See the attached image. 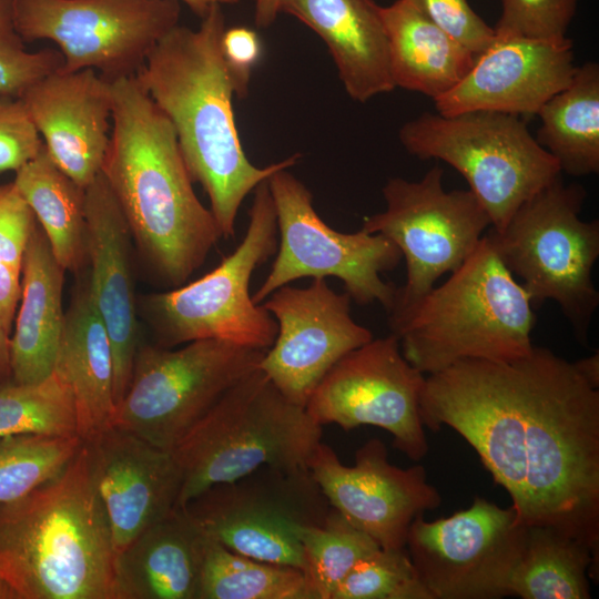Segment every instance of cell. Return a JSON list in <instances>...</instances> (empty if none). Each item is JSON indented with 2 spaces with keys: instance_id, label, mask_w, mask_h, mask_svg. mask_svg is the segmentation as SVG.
Here are the masks:
<instances>
[{
  "instance_id": "obj_1",
  "label": "cell",
  "mask_w": 599,
  "mask_h": 599,
  "mask_svg": "<svg viewBox=\"0 0 599 599\" xmlns=\"http://www.w3.org/2000/svg\"><path fill=\"white\" fill-rule=\"evenodd\" d=\"M423 425L447 426L507 490L516 520L599 552V390L547 347L512 361L464 359L426 375Z\"/></svg>"
},
{
  "instance_id": "obj_2",
  "label": "cell",
  "mask_w": 599,
  "mask_h": 599,
  "mask_svg": "<svg viewBox=\"0 0 599 599\" xmlns=\"http://www.w3.org/2000/svg\"><path fill=\"white\" fill-rule=\"evenodd\" d=\"M112 83V133L102 173L155 281L189 282L223 238L193 189L175 131L135 79Z\"/></svg>"
},
{
  "instance_id": "obj_3",
  "label": "cell",
  "mask_w": 599,
  "mask_h": 599,
  "mask_svg": "<svg viewBox=\"0 0 599 599\" xmlns=\"http://www.w3.org/2000/svg\"><path fill=\"white\" fill-rule=\"evenodd\" d=\"M225 29L215 4L196 30L176 26L164 35L134 77L171 122L192 181L206 193L222 237L231 238L244 199L301 154L264 167L247 159L232 105L236 88L222 51Z\"/></svg>"
},
{
  "instance_id": "obj_4",
  "label": "cell",
  "mask_w": 599,
  "mask_h": 599,
  "mask_svg": "<svg viewBox=\"0 0 599 599\" xmlns=\"http://www.w3.org/2000/svg\"><path fill=\"white\" fill-rule=\"evenodd\" d=\"M115 558L85 441L53 478L0 504V581L11 599H115Z\"/></svg>"
},
{
  "instance_id": "obj_5",
  "label": "cell",
  "mask_w": 599,
  "mask_h": 599,
  "mask_svg": "<svg viewBox=\"0 0 599 599\" xmlns=\"http://www.w3.org/2000/svg\"><path fill=\"white\" fill-rule=\"evenodd\" d=\"M536 315L529 294L501 262L489 234L450 276L390 327L424 375L464 359L528 355Z\"/></svg>"
},
{
  "instance_id": "obj_6",
  "label": "cell",
  "mask_w": 599,
  "mask_h": 599,
  "mask_svg": "<svg viewBox=\"0 0 599 599\" xmlns=\"http://www.w3.org/2000/svg\"><path fill=\"white\" fill-rule=\"evenodd\" d=\"M322 426L256 368L232 386L171 450L182 476L177 507L206 488L262 466L295 468L321 443Z\"/></svg>"
},
{
  "instance_id": "obj_7",
  "label": "cell",
  "mask_w": 599,
  "mask_h": 599,
  "mask_svg": "<svg viewBox=\"0 0 599 599\" xmlns=\"http://www.w3.org/2000/svg\"><path fill=\"white\" fill-rule=\"evenodd\" d=\"M587 192L561 175L526 200L500 230L488 234L534 308L554 301L586 343L599 305L592 270L599 257V221H583Z\"/></svg>"
},
{
  "instance_id": "obj_8",
  "label": "cell",
  "mask_w": 599,
  "mask_h": 599,
  "mask_svg": "<svg viewBox=\"0 0 599 599\" xmlns=\"http://www.w3.org/2000/svg\"><path fill=\"white\" fill-rule=\"evenodd\" d=\"M253 193L242 241L214 270L179 287L140 297V315L156 345L172 348L212 338L266 351L274 343L277 323L254 302L250 284L255 270L277 251L276 213L267 180Z\"/></svg>"
},
{
  "instance_id": "obj_9",
  "label": "cell",
  "mask_w": 599,
  "mask_h": 599,
  "mask_svg": "<svg viewBox=\"0 0 599 599\" xmlns=\"http://www.w3.org/2000/svg\"><path fill=\"white\" fill-rule=\"evenodd\" d=\"M398 138L409 154L440 160L457 170L495 231H500L526 200L561 175L556 159L515 114L423 112L403 124Z\"/></svg>"
},
{
  "instance_id": "obj_10",
  "label": "cell",
  "mask_w": 599,
  "mask_h": 599,
  "mask_svg": "<svg viewBox=\"0 0 599 599\" xmlns=\"http://www.w3.org/2000/svg\"><path fill=\"white\" fill-rule=\"evenodd\" d=\"M264 353L212 338L179 348L140 345L112 426L171 451L232 386L258 368Z\"/></svg>"
},
{
  "instance_id": "obj_11",
  "label": "cell",
  "mask_w": 599,
  "mask_h": 599,
  "mask_svg": "<svg viewBox=\"0 0 599 599\" xmlns=\"http://www.w3.org/2000/svg\"><path fill=\"white\" fill-rule=\"evenodd\" d=\"M444 171L435 165L419 181L390 177L382 192L383 212L367 216L362 230L386 236L406 262V281L396 287L388 311L397 324L445 273H453L491 227L486 210L470 190L447 191Z\"/></svg>"
},
{
  "instance_id": "obj_12",
  "label": "cell",
  "mask_w": 599,
  "mask_h": 599,
  "mask_svg": "<svg viewBox=\"0 0 599 599\" xmlns=\"http://www.w3.org/2000/svg\"><path fill=\"white\" fill-rule=\"evenodd\" d=\"M267 183L280 242L267 276L252 295L254 302L262 304L300 278L336 277L358 305L379 303L388 312L396 287L380 275L402 260L395 243L362 229L342 233L328 226L315 211L311 191L288 169L272 174Z\"/></svg>"
},
{
  "instance_id": "obj_13",
  "label": "cell",
  "mask_w": 599,
  "mask_h": 599,
  "mask_svg": "<svg viewBox=\"0 0 599 599\" xmlns=\"http://www.w3.org/2000/svg\"><path fill=\"white\" fill-rule=\"evenodd\" d=\"M182 507L209 538L224 547L302 571L298 530L322 524L331 509L307 466H262L206 488Z\"/></svg>"
},
{
  "instance_id": "obj_14",
  "label": "cell",
  "mask_w": 599,
  "mask_h": 599,
  "mask_svg": "<svg viewBox=\"0 0 599 599\" xmlns=\"http://www.w3.org/2000/svg\"><path fill=\"white\" fill-rule=\"evenodd\" d=\"M24 42L50 40L62 72L92 69L113 82L134 77L160 40L179 26V0H12Z\"/></svg>"
},
{
  "instance_id": "obj_15",
  "label": "cell",
  "mask_w": 599,
  "mask_h": 599,
  "mask_svg": "<svg viewBox=\"0 0 599 599\" xmlns=\"http://www.w3.org/2000/svg\"><path fill=\"white\" fill-rule=\"evenodd\" d=\"M527 531L511 506L476 497L470 507L446 518L416 516L405 549L432 599H500L510 596Z\"/></svg>"
},
{
  "instance_id": "obj_16",
  "label": "cell",
  "mask_w": 599,
  "mask_h": 599,
  "mask_svg": "<svg viewBox=\"0 0 599 599\" xmlns=\"http://www.w3.org/2000/svg\"><path fill=\"white\" fill-rule=\"evenodd\" d=\"M425 378L390 333L343 356L314 389L305 410L322 427L383 428L393 436L396 449L418 461L428 453L419 414Z\"/></svg>"
},
{
  "instance_id": "obj_17",
  "label": "cell",
  "mask_w": 599,
  "mask_h": 599,
  "mask_svg": "<svg viewBox=\"0 0 599 599\" xmlns=\"http://www.w3.org/2000/svg\"><path fill=\"white\" fill-rule=\"evenodd\" d=\"M351 301L325 278H313L305 287L281 286L262 303L277 323V335L258 368L292 403L305 407L331 368L373 338L352 318Z\"/></svg>"
},
{
  "instance_id": "obj_18",
  "label": "cell",
  "mask_w": 599,
  "mask_h": 599,
  "mask_svg": "<svg viewBox=\"0 0 599 599\" xmlns=\"http://www.w3.org/2000/svg\"><path fill=\"white\" fill-rule=\"evenodd\" d=\"M329 505L380 548H405L414 518L436 509L441 497L422 465L400 468L388 461L385 444L372 438L344 465L335 450L319 443L307 461Z\"/></svg>"
},
{
  "instance_id": "obj_19",
  "label": "cell",
  "mask_w": 599,
  "mask_h": 599,
  "mask_svg": "<svg viewBox=\"0 0 599 599\" xmlns=\"http://www.w3.org/2000/svg\"><path fill=\"white\" fill-rule=\"evenodd\" d=\"M576 69L570 39L552 43L495 34L466 77L434 99L436 112L455 115L486 110L521 118L537 115L570 83Z\"/></svg>"
},
{
  "instance_id": "obj_20",
  "label": "cell",
  "mask_w": 599,
  "mask_h": 599,
  "mask_svg": "<svg viewBox=\"0 0 599 599\" xmlns=\"http://www.w3.org/2000/svg\"><path fill=\"white\" fill-rule=\"evenodd\" d=\"M53 162L87 187L102 171L112 118V83L92 69L57 70L19 98Z\"/></svg>"
},
{
  "instance_id": "obj_21",
  "label": "cell",
  "mask_w": 599,
  "mask_h": 599,
  "mask_svg": "<svg viewBox=\"0 0 599 599\" xmlns=\"http://www.w3.org/2000/svg\"><path fill=\"white\" fill-rule=\"evenodd\" d=\"M85 443L118 555L177 506L181 471L170 450L115 426Z\"/></svg>"
},
{
  "instance_id": "obj_22",
  "label": "cell",
  "mask_w": 599,
  "mask_h": 599,
  "mask_svg": "<svg viewBox=\"0 0 599 599\" xmlns=\"http://www.w3.org/2000/svg\"><path fill=\"white\" fill-rule=\"evenodd\" d=\"M85 221L89 290L112 348L116 406L130 383L140 346L138 301L131 234L102 171L85 187Z\"/></svg>"
},
{
  "instance_id": "obj_23",
  "label": "cell",
  "mask_w": 599,
  "mask_h": 599,
  "mask_svg": "<svg viewBox=\"0 0 599 599\" xmlns=\"http://www.w3.org/2000/svg\"><path fill=\"white\" fill-rule=\"evenodd\" d=\"M281 12L324 41L353 100L365 103L395 89L380 6L374 0H282Z\"/></svg>"
},
{
  "instance_id": "obj_24",
  "label": "cell",
  "mask_w": 599,
  "mask_h": 599,
  "mask_svg": "<svg viewBox=\"0 0 599 599\" xmlns=\"http://www.w3.org/2000/svg\"><path fill=\"white\" fill-rule=\"evenodd\" d=\"M207 536L174 507L115 558V599H197Z\"/></svg>"
},
{
  "instance_id": "obj_25",
  "label": "cell",
  "mask_w": 599,
  "mask_h": 599,
  "mask_svg": "<svg viewBox=\"0 0 599 599\" xmlns=\"http://www.w3.org/2000/svg\"><path fill=\"white\" fill-rule=\"evenodd\" d=\"M75 409L78 435L90 441L112 426L115 410L110 339L91 300L88 277L79 281L64 323L55 361Z\"/></svg>"
},
{
  "instance_id": "obj_26",
  "label": "cell",
  "mask_w": 599,
  "mask_h": 599,
  "mask_svg": "<svg viewBox=\"0 0 599 599\" xmlns=\"http://www.w3.org/2000/svg\"><path fill=\"white\" fill-rule=\"evenodd\" d=\"M65 272L37 223L23 254L21 304L10 337V368L16 383L35 384L54 372L64 323Z\"/></svg>"
},
{
  "instance_id": "obj_27",
  "label": "cell",
  "mask_w": 599,
  "mask_h": 599,
  "mask_svg": "<svg viewBox=\"0 0 599 599\" xmlns=\"http://www.w3.org/2000/svg\"><path fill=\"white\" fill-rule=\"evenodd\" d=\"M395 88L432 98L448 92L470 71L476 55L432 22L410 0L380 7Z\"/></svg>"
},
{
  "instance_id": "obj_28",
  "label": "cell",
  "mask_w": 599,
  "mask_h": 599,
  "mask_svg": "<svg viewBox=\"0 0 599 599\" xmlns=\"http://www.w3.org/2000/svg\"><path fill=\"white\" fill-rule=\"evenodd\" d=\"M19 193L32 210L59 264L80 273L88 265L85 189L51 159L44 144L16 171Z\"/></svg>"
},
{
  "instance_id": "obj_29",
  "label": "cell",
  "mask_w": 599,
  "mask_h": 599,
  "mask_svg": "<svg viewBox=\"0 0 599 599\" xmlns=\"http://www.w3.org/2000/svg\"><path fill=\"white\" fill-rule=\"evenodd\" d=\"M536 141L561 172L586 176L599 172V64L577 67L570 83L538 111Z\"/></svg>"
},
{
  "instance_id": "obj_30",
  "label": "cell",
  "mask_w": 599,
  "mask_h": 599,
  "mask_svg": "<svg viewBox=\"0 0 599 599\" xmlns=\"http://www.w3.org/2000/svg\"><path fill=\"white\" fill-rule=\"evenodd\" d=\"M599 552L551 526L528 527L524 551L511 573L510 596L521 599H589Z\"/></svg>"
},
{
  "instance_id": "obj_31",
  "label": "cell",
  "mask_w": 599,
  "mask_h": 599,
  "mask_svg": "<svg viewBox=\"0 0 599 599\" xmlns=\"http://www.w3.org/2000/svg\"><path fill=\"white\" fill-rule=\"evenodd\" d=\"M197 599H314V597L301 569L241 555L209 538Z\"/></svg>"
},
{
  "instance_id": "obj_32",
  "label": "cell",
  "mask_w": 599,
  "mask_h": 599,
  "mask_svg": "<svg viewBox=\"0 0 599 599\" xmlns=\"http://www.w3.org/2000/svg\"><path fill=\"white\" fill-rule=\"evenodd\" d=\"M298 539L314 599H333L355 565L380 548L332 506L322 524L301 527Z\"/></svg>"
},
{
  "instance_id": "obj_33",
  "label": "cell",
  "mask_w": 599,
  "mask_h": 599,
  "mask_svg": "<svg viewBox=\"0 0 599 599\" xmlns=\"http://www.w3.org/2000/svg\"><path fill=\"white\" fill-rule=\"evenodd\" d=\"M21 434L78 435L72 394L57 372L35 384H0V437Z\"/></svg>"
},
{
  "instance_id": "obj_34",
  "label": "cell",
  "mask_w": 599,
  "mask_h": 599,
  "mask_svg": "<svg viewBox=\"0 0 599 599\" xmlns=\"http://www.w3.org/2000/svg\"><path fill=\"white\" fill-rule=\"evenodd\" d=\"M78 435L0 437V504L19 499L58 475L75 456Z\"/></svg>"
},
{
  "instance_id": "obj_35",
  "label": "cell",
  "mask_w": 599,
  "mask_h": 599,
  "mask_svg": "<svg viewBox=\"0 0 599 599\" xmlns=\"http://www.w3.org/2000/svg\"><path fill=\"white\" fill-rule=\"evenodd\" d=\"M333 599H432L405 548H378L351 570Z\"/></svg>"
},
{
  "instance_id": "obj_36",
  "label": "cell",
  "mask_w": 599,
  "mask_h": 599,
  "mask_svg": "<svg viewBox=\"0 0 599 599\" xmlns=\"http://www.w3.org/2000/svg\"><path fill=\"white\" fill-rule=\"evenodd\" d=\"M62 67L59 50H27L14 26L12 0H0V94L19 99L31 84Z\"/></svg>"
},
{
  "instance_id": "obj_37",
  "label": "cell",
  "mask_w": 599,
  "mask_h": 599,
  "mask_svg": "<svg viewBox=\"0 0 599 599\" xmlns=\"http://www.w3.org/2000/svg\"><path fill=\"white\" fill-rule=\"evenodd\" d=\"M495 34L560 43L576 16L579 0H500Z\"/></svg>"
},
{
  "instance_id": "obj_38",
  "label": "cell",
  "mask_w": 599,
  "mask_h": 599,
  "mask_svg": "<svg viewBox=\"0 0 599 599\" xmlns=\"http://www.w3.org/2000/svg\"><path fill=\"white\" fill-rule=\"evenodd\" d=\"M432 22L476 57L493 41L494 28L468 0H410Z\"/></svg>"
},
{
  "instance_id": "obj_39",
  "label": "cell",
  "mask_w": 599,
  "mask_h": 599,
  "mask_svg": "<svg viewBox=\"0 0 599 599\" xmlns=\"http://www.w3.org/2000/svg\"><path fill=\"white\" fill-rule=\"evenodd\" d=\"M43 142L20 99L0 94V173L17 171Z\"/></svg>"
},
{
  "instance_id": "obj_40",
  "label": "cell",
  "mask_w": 599,
  "mask_h": 599,
  "mask_svg": "<svg viewBox=\"0 0 599 599\" xmlns=\"http://www.w3.org/2000/svg\"><path fill=\"white\" fill-rule=\"evenodd\" d=\"M37 223L13 181L0 185V264L22 270L23 254Z\"/></svg>"
},
{
  "instance_id": "obj_41",
  "label": "cell",
  "mask_w": 599,
  "mask_h": 599,
  "mask_svg": "<svg viewBox=\"0 0 599 599\" xmlns=\"http://www.w3.org/2000/svg\"><path fill=\"white\" fill-rule=\"evenodd\" d=\"M222 51L236 88V95L247 94L251 72L261 57L262 47L257 33L248 28L225 29Z\"/></svg>"
},
{
  "instance_id": "obj_42",
  "label": "cell",
  "mask_w": 599,
  "mask_h": 599,
  "mask_svg": "<svg viewBox=\"0 0 599 599\" xmlns=\"http://www.w3.org/2000/svg\"><path fill=\"white\" fill-rule=\"evenodd\" d=\"M21 298V268L0 264V328L10 336Z\"/></svg>"
},
{
  "instance_id": "obj_43",
  "label": "cell",
  "mask_w": 599,
  "mask_h": 599,
  "mask_svg": "<svg viewBox=\"0 0 599 599\" xmlns=\"http://www.w3.org/2000/svg\"><path fill=\"white\" fill-rule=\"evenodd\" d=\"M282 0H256L254 20L258 28L272 26L281 12Z\"/></svg>"
},
{
  "instance_id": "obj_44",
  "label": "cell",
  "mask_w": 599,
  "mask_h": 599,
  "mask_svg": "<svg viewBox=\"0 0 599 599\" xmlns=\"http://www.w3.org/2000/svg\"><path fill=\"white\" fill-rule=\"evenodd\" d=\"M581 376L595 388L599 387V353L572 362Z\"/></svg>"
},
{
  "instance_id": "obj_45",
  "label": "cell",
  "mask_w": 599,
  "mask_h": 599,
  "mask_svg": "<svg viewBox=\"0 0 599 599\" xmlns=\"http://www.w3.org/2000/svg\"><path fill=\"white\" fill-rule=\"evenodd\" d=\"M11 376L10 336L0 328V379Z\"/></svg>"
},
{
  "instance_id": "obj_46",
  "label": "cell",
  "mask_w": 599,
  "mask_h": 599,
  "mask_svg": "<svg viewBox=\"0 0 599 599\" xmlns=\"http://www.w3.org/2000/svg\"><path fill=\"white\" fill-rule=\"evenodd\" d=\"M184 2L199 18H203L211 7L215 4H235L240 0H179Z\"/></svg>"
}]
</instances>
